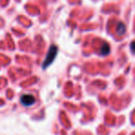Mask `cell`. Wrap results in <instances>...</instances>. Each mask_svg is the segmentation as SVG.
Returning a JSON list of instances; mask_svg holds the SVG:
<instances>
[{"label":"cell","instance_id":"6da1fadb","mask_svg":"<svg viewBox=\"0 0 135 135\" xmlns=\"http://www.w3.org/2000/svg\"><path fill=\"white\" fill-rule=\"evenodd\" d=\"M57 54V47L56 46H52L49 50L48 54H47V56L45 58V61L43 62V64H42V67L43 68H46L54 62L55 56Z\"/></svg>","mask_w":135,"mask_h":135},{"label":"cell","instance_id":"7a4b0ae2","mask_svg":"<svg viewBox=\"0 0 135 135\" xmlns=\"http://www.w3.org/2000/svg\"><path fill=\"white\" fill-rule=\"evenodd\" d=\"M20 100H21V103L23 104L26 107H28V106H31L35 103L36 99L32 95H23V96L20 98Z\"/></svg>","mask_w":135,"mask_h":135},{"label":"cell","instance_id":"3957f363","mask_svg":"<svg viewBox=\"0 0 135 135\" xmlns=\"http://www.w3.org/2000/svg\"><path fill=\"white\" fill-rule=\"evenodd\" d=\"M125 30H126V27L123 23H119L117 27V31L119 34H124Z\"/></svg>","mask_w":135,"mask_h":135},{"label":"cell","instance_id":"277c9868","mask_svg":"<svg viewBox=\"0 0 135 135\" xmlns=\"http://www.w3.org/2000/svg\"><path fill=\"white\" fill-rule=\"evenodd\" d=\"M108 52H109V46H108V44H107V43H105V44L102 46L101 54L102 55H106V54H108Z\"/></svg>","mask_w":135,"mask_h":135},{"label":"cell","instance_id":"5b68a950","mask_svg":"<svg viewBox=\"0 0 135 135\" xmlns=\"http://www.w3.org/2000/svg\"><path fill=\"white\" fill-rule=\"evenodd\" d=\"M131 49H132V52H133V54H135V41L132 42V44H131Z\"/></svg>","mask_w":135,"mask_h":135}]
</instances>
